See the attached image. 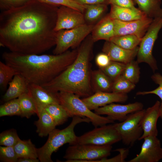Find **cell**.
Wrapping results in <instances>:
<instances>
[{
    "label": "cell",
    "mask_w": 162,
    "mask_h": 162,
    "mask_svg": "<svg viewBox=\"0 0 162 162\" xmlns=\"http://www.w3.org/2000/svg\"><path fill=\"white\" fill-rule=\"evenodd\" d=\"M58 6L31 0L24 6L2 11L0 45L10 52L39 54L56 44Z\"/></svg>",
    "instance_id": "1"
},
{
    "label": "cell",
    "mask_w": 162,
    "mask_h": 162,
    "mask_svg": "<svg viewBox=\"0 0 162 162\" xmlns=\"http://www.w3.org/2000/svg\"><path fill=\"white\" fill-rule=\"evenodd\" d=\"M78 50H67L59 55L24 54L4 52L2 58L28 84L40 85L54 78L75 60Z\"/></svg>",
    "instance_id": "2"
},
{
    "label": "cell",
    "mask_w": 162,
    "mask_h": 162,
    "mask_svg": "<svg viewBox=\"0 0 162 162\" xmlns=\"http://www.w3.org/2000/svg\"><path fill=\"white\" fill-rule=\"evenodd\" d=\"M94 42L91 35L88 36L78 49L74 62L50 81L41 86L53 93L68 92L83 98L92 95L90 61Z\"/></svg>",
    "instance_id": "3"
},
{
    "label": "cell",
    "mask_w": 162,
    "mask_h": 162,
    "mask_svg": "<svg viewBox=\"0 0 162 162\" xmlns=\"http://www.w3.org/2000/svg\"><path fill=\"white\" fill-rule=\"evenodd\" d=\"M66 128L62 130L55 129L49 134L46 142L41 147L37 148L38 158L41 162H52L51 155L61 146L66 143L70 145L77 143L78 136L74 131L76 125L80 123L91 122L87 118L75 116Z\"/></svg>",
    "instance_id": "4"
},
{
    "label": "cell",
    "mask_w": 162,
    "mask_h": 162,
    "mask_svg": "<svg viewBox=\"0 0 162 162\" xmlns=\"http://www.w3.org/2000/svg\"><path fill=\"white\" fill-rule=\"evenodd\" d=\"M57 94L60 104L65 109L69 117L78 116L87 118L95 127L114 122L107 116H103L92 112L80 97L75 94L64 91L57 92Z\"/></svg>",
    "instance_id": "5"
},
{
    "label": "cell",
    "mask_w": 162,
    "mask_h": 162,
    "mask_svg": "<svg viewBox=\"0 0 162 162\" xmlns=\"http://www.w3.org/2000/svg\"><path fill=\"white\" fill-rule=\"evenodd\" d=\"M112 145L98 146L77 143L66 149L64 158L65 162H93L106 158L111 154Z\"/></svg>",
    "instance_id": "6"
},
{
    "label": "cell",
    "mask_w": 162,
    "mask_h": 162,
    "mask_svg": "<svg viewBox=\"0 0 162 162\" xmlns=\"http://www.w3.org/2000/svg\"><path fill=\"white\" fill-rule=\"evenodd\" d=\"M94 26L86 23L73 28L57 32L53 54H62L70 48H74L78 46L92 32Z\"/></svg>",
    "instance_id": "7"
},
{
    "label": "cell",
    "mask_w": 162,
    "mask_h": 162,
    "mask_svg": "<svg viewBox=\"0 0 162 162\" xmlns=\"http://www.w3.org/2000/svg\"><path fill=\"white\" fill-rule=\"evenodd\" d=\"M162 28V17L154 19L142 38L136 56V61L139 64L147 63L153 72L157 70L158 67L156 61L152 55V50Z\"/></svg>",
    "instance_id": "8"
},
{
    "label": "cell",
    "mask_w": 162,
    "mask_h": 162,
    "mask_svg": "<svg viewBox=\"0 0 162 162\" xmlns=\"http://www.w3.org/2000/svg\"><path fill=\"white\" fill-rule=\"evenodd\" d=\"M145 111L143 109L130 114L123 121L114 124L124 145L131 147L139 140L143 134L140 122Z\"/></svg>",
    "instance_id": "9"
},
{
    "label": "cell",
    "mask_w": 162,
    "mask_h": 162,
    "mask_svg": "<svg viewBox=\"0 0 162 162\" xmlns=\"http://www.w3.org/2000/svg\"><path fill=\"white\" fill-rule=\"evenodd\" d=\"M121 140L114 124L95 127L93 130L78 136L77 143L98 146H109Z\"/></svg>",
    "instance_id": "10"
},
{
    "label": "cell",
    "mask_w": 162,
    "mask_h": 162,
    "mask_svg": "<svg viewBox=\"0 0 162 162\" xmlns=\"http://www.w3.org/2000/svg\"><path fill=\"white\" fill-rule=\"evenodd\" d=\"M143 105L136 102L126 104L111 103L100 107L94 110V112L100 115H106L110 119L122 122L128 115L132 113L143 109Z\"/></svg>",
    "instance_id": "11"
},
{
    "label": "cell",
    "mask_w": 162,
    "mask_h": 162,
    "mask_svg": "<svg viewBox=\"0 0 162 162\" xmlns=\"http://www.w3.org/2000/svg\"><path fill=\"white\" fill-rule=\"evenodd\" d=\"M86 23L82 12L70 7L61 6L57 10V17L55 31L69 29Z\"/></svg>",
    "instance_id": "12"
},
{
    "label": "cell",
    "mask_w": 162,
    "mask_h": 162,
    "mask_svg": "<svg viewBox=\"0 0 162 162\" xmlns=\"http://www.w3.org/2000/svg\"><path fill=\"white\" fill-rule=\"evenodd\" d=\"M139 153L128 162H158L162 159V148L157 136H150L143 139Z\"/></svg>",
    "instance_id": "13"
},
{
    "label": "cell",
    "mask_w": 162,
    "mask_h": 162,
    "mask_svg": "<svg viewBox=\"0 0 162 162\" xmlns=\"http://www.w3.org/2000/svg\"><path fill=\"white\" fill-rule=\"evenodd\" d=\"M153 20L148 17L126 22L114 19L115 36L134 35L142 39Z\"/></svg>",
    "instance_id": "14"
},
{
    "label": "cell",
    "mask_w": 162,
    "mask_h": 162,
    "mask_svg": "<svg viewBox=\"0 0 162 162\" xmlns=\"http://www.w3.org/2000/svg\"><path fill=\"white\" fill-rule=\"evenodd\" d=\"M128 99L127 94L99 91L82 99L92 110L115 102H125Z\"/></svg>",
    "instance_id": "15"
},
{
    "label": "cell",
    "mask_w": 162,
    "mask_h": 162,
    "mask_svg": "<svg viewBox=\"0 0 162 162\" xmlns=\"http://www.w3.org/2000/svg\"><path fill=\"white\" fill-rule=\"evenodd\" d=\"M160 105V102L157 100L152 106L145 110L140 122L143 134L139 140L150 136H157L158 131L157 124L160 116L159 108Z\"/></svg>",
    "instance_id": "16"
},
{
    "label": "cell",
    "mask_w": 162,
    "mask_h": 162,
    "mask_svg": "<svg viewBox=\"0 0 162 162\" xmlns=\"http://www.w3.org/2000/svg\"><path fill=\"white\" fill-rule=\"evenodd\" d=\"M139 47L133 50L125 49L110 41H106L102 51L107 54L110 60L126 64L134 60L136 56Z\"/></svg>",
    "instance_id": "17"
},
{
    "label": "cell",
    "mask_w": 162,
    "mask_h": 162,
    "mask_svg": "<svg viewBox=\"0 0 162 162\" xmlns=\"http://www.w3.org/2000/svg\"><path fill=\"white\" fill-rule=\"evenodd\" d=\"M28 93L32 97L37 108H44L54 103H59L57 93L51 92L42 86L36 84H29Z\"/></svg>",
    "instance_id": "18"
},
{
    "label": "cell",
    "mask_w": 162,
    "mask_h": 162,
    "mask_svg": "<svg viewBox=\"0 0 162 162\" xmlns=\"http://www.w3.org/2000/svg\"><path fill=\"white\" fill-rule=\"evenodd\" d=\"M91 33L94 42L100 40L110 41L115 36L114 19L108 14L94 25Z\"/></svg>",
    "instance_id": "19"
},
{
    "label": "cell",
    "mask_w": 162,
    "mask_h": 162,
    "mask_svg": "<svg viewBox=\"0 0 162 162\" xmlns=\"http://www.w3.org/2000/svg\"><path fill=\"white\" fill-rule=\"evenodd\" d=\"M8 85V88L3 96L4 101L6 102L18 98L22 94L28 93L29 84L19 74L15 75Z\"/></svg>",
    "instance_id": "20"
},
{
    "label": "cell",
    "mask_w": 162,
    "mask_h": 162,
    "mask_svg": "<svg viewBox=\"0 0 162 162\" xmlns=\"http://www.w3.org/2000/svg\"><path fill=\"white\" fill-rule=\"evenodd\" d=\"M112 18L122 21H130L147 17L139 9H134L111 4L109 14Z\"/></svg>",
    "instance_id": "21"
},
{
    "label": "cell",
    "mask_w": 162,
    "mask_h": 162,
    "mask_svg": "<svg viewBox=\"0 0 162 162\" xmlns=\"http://www.w3.org/2000/svg\"><path fill=\"white\" fill-rule=\"evenodd\" d=\"M37 108V114L39 119L34 122L36 132L41 137L46 136L56 128L57 125L53 118L44 108Z\"/></svg>",
    "instance_id": "22"
},
{
    "label": "cell",
    "mask_w": 162,
    "mask_h": 162,
    "mask_svg": "<svg viewBox=\"0 0 162 162\" xmlns=\"http://www.w3.org/2000/svg\"><path fill=\"white\" fill-rule=\"evenodd\" d=\"M113 82L100 69L92 71L91 82L94 93L99 91L112 92Z\"/></svg>",
    "instance_id": "23"
},
{
    "label": "cell",
    "mask_w": 162,
    "mask_h": 162,
    "mask_svg": "<svg viewBox=\"0 0 162 162\" xmlns=\"http://www.w3.org/2000/svg\"><path fill=\"white\" fill-rule=\"evenodd\" d=\"M139 9L148 17L154 19L162 17L161 0H134Z\"/></svg>",
    "instance_id": "24"
},
{
    "label": "cell",
    "mask_w": 162,
    "mask_h": 162,
    "mask_svg": "<svg viewBox=\"0 0 162 162\" xmlns=\"http://www.w3.org/2000/svg\"><path fill=\"white\" fill-rule=\"evenodd\" d=\"M14 147L18 158H38L37 148L30 139L26 140L20 139Z\"/></svg>",
    "instance_id": "25"
},
{
    "label": "cell",
    "mask_w": 162,
    "mask_h": 162,
    "mask_svg": "<svg viewBox=\"0 0 162 162\" xmlns=\"http://www.w3.org/2000/svg\"><path fill=\"white\" fill-rule=\"evenodd\" d=\"M21 112V116L27 118L38 112V108L34 100L29 94L24 93L18 98Z\"/></svg>",
    "instance_id": "26"
},
{
    "label": "cell",
    "mask_w": 162,
    "mask_h": 162,
    "mask_svg": "<svg viewBox=\"0 0 162 162\" xmlns=\"http://www.w3.org/2000/svg\"><path fill=\"white\" fill-rule=\"evenodd\" d=\"M141 39L136 35L128 34L115 36L110 41L125 49L133 50L138 46Z\"/></svg>",
    "instance_id": "27"
},
{
    "label": "cell",
    "mask_w": 162,
    "mask_h": 162,
    "mask_svg": "<svg viewBox=\"0 0 162 162\" xmlns=\"http://www.w3.org/2000/svg\"><path fill=\"white\" fill-rule=\"evenodd\" d=\"M43 108L53 118L57 126L63 124L69 117L65 109L59 103L51 104Z\"/></svg>",
    "instance_id": "28"
},
{
    "label": "cell",
    "mask_w": 162,
    "mask_h": 162,
    "mask_svg": "<svg viewBox=\"0 0 162 162\" xmlns=\"http://www.w3.org/2000/svg\"><path fill=\"white\" fill-rule=\"evenodd\" d=\"M107 4H100L85 5V13L84 15L85 21L91 23L98 20L106 10Z\"/></svg>",
    "instance_id": "29"
},
{
    "label": "cell",
    "mask_w": 162,
    "mask_h": 162,
    "mask_svg": "<svg viewBox=\"0 0 162 162\" xmlns=\"http://www.w3.org/2000/svg\"><path fill=\"white\" fill-rule=\"evenodd\" d=\"M139 63L134 60L126 64L122 75L132 83L137 84L140 78V68Z\"/></svg>",
    "instance_id": "30"
},
{
    "label": "cell",
    "mask_w": 162,
    "mask_h": 162,
    "mask_svg": "<svg viewBox=\"0 0 162 162\" xmlns=\"http://www.w3.org/2000/svg\"><path fill=\"white\" fill-rule=\"evenodd\" d=\"M136 85L121 75L113 81L112 92L127 94L134 89Z\"/></svg>",
    "instance_id": "31"
},
{
    "label": "cell",
    "mask_w": 162,
    "mask_h": 162,
    "mask_svg": "<svg viewBox=\"0 0 162 162\" xmlns=\"http://www.w3.org/2000/svg\"><path fill=\"white\" fill-rule=\"evenodd\" d=\"M21 114L20 106L18 98L6 102L0 106V117L19 116Z\"/></svg>",
    "instance_id": "32"
},
{
    "label": "cell",
    "mask_w": 162,
    "mask_h": 162,
    "mask_svg": "<svg viewBox=\"0 0 162 162\" xmlns=\"http://www.w3.org/2000/svg\"><path fill=\"white\" fill-rule=\"evenodd\" d=\"M17 73L12 67L5 63L0 62V86L1 89H5L9 82Z\"/></svg>",
    "instance_id": "33"
},
{
    "label": "cell",
    "mask_w": 162,
    "mask_h": 162,
    "mask_svg": "<svg viewBox=\"0 0 162 162\" xmlns=\"http://www.w3.org/2000/svg\"><path fill=\"white\" fill-rule=\"evenodd\" d=\"M125 65L126 64L123 63L111 61L106 67L100 69L113 81L122 75Z\"/></svg>",
    "instance_id": "34"
},
{
    "label": "cell",
    "mask_w": 162,
    "mask_h": 162,
    "mask_svg": "<svg viewBox=\"0 0 162 162\" xmlns=\"http://www.w3.org/2000/svg\"><path fill=\"white\" fill-rule=\"evenodd\" d=\"M20 139L16 130L4 131L0 134V145L6 146H14Z\"/></svg>",
    "instance_id": "35"
},
{
    "label": "cell",
    "mask_w": 162,
    "mask_h": 162,
    "mask_svg": "<svg viewBox=\"0 0 162 162\" xmlns=\"http://www.w3.org/2000/svg\"><path fill=\"white\" fill-rule=\"evenodd\" d=\"M47 4L59 7L65 6L73 8L83 13L85 6L80 4L74 0H38Z\"/></svg>",
    "instance_id": "36"
},
{
    "label": "cell",
    "mask_w": 162,
    "mask_h": 162,
    "mask_svg": "<svg viewBox=\"0 0 162 162\" xmlns=\"http://www.w3.org/2000/svg\"><path fill=\"white\" fill-rule=\"evenodd\" d=\"M151 78L155 83L158 85V87L151 91L138 92L136 94L137 95H144L150 94H155L160 99L161 105H162V76L159 73H156L151 76Z\"/></svg>",
    "instance_id": "37"
},
{
    "label": "cell",
    "mask_w": 162,
    "mask_h": 162,
    "mask_svg": "<svg viewBox=\"0 0 162 162\" xmlns=\"http://www.w3.org/2000/svg\"><path fill=\"white\" fill-rule=\"evenodd\" d=\"M18 159L13 146L0 147L1 162H17Z\"/></svg>",
    "instance_id": "38"
},
{
    "label": "cell",
    "mask_w": 162,
    "mask_h": 162,
    "mask_svg": "<svg viewBox=\"0 0 162 162\" xmlns=\"http://www.w3.org/2000/svg\"><path fill=\"white\" fill-rule=\"evenodd\" d=\"M31 0H0V9L2 11L21 7Z\"/></svg>",
    "instance_id": "39"
},
{
    "label": "cell",
    "mask_w": 162,
    "mask_h": 162,
    "mask_svg": "<svg viewBox=\"0 0 162 162\" xmlns=\"http://www.w3.org/2000/svg\"><path fill=\"white\" fill-rule=\"evenodd\" d=\"M119 153L117 156L110 159L107 158L98 161L102 162H124L125 159L128 155L129 149L128 148H122L116 150Z\"/></svg>",
    "instance_id": "40"
},
{
    "label": "cell",
    "mask_w": 162,
    "mask_h": 162,
    "mask_svg": "<svg viewBox=\"0 0 162 162\" xmlns=\"http://www.w3.org/2000/svg\"><path fill=\"white\" fill-rule=\"evenodd\" d=\"M111 60L108 55L103 52L98 54L95 58V62L97 65L101 69L104 68L109 65Z\"/></svg>",
    "instance_id": "41"
},
{
    "label": "cell",
    "mask_w": 162,
    "mask_h": 162,
    "mask_svg": "<svg viewBox=\"0 0 162 162\" xmlns=\"http://www.w3.org/2000/svg\"><path fill=\"white\" fill-rule=\"evenodd\" d=\"M107 4L134 9L137 8L135 7L133 0H107Z\"/></svg>",
    "instance_id": "42"
},
{
    "label": "cell",
    "mask_w": 162,
    "mask_h": 162,
    "mask_svg": "<svg viewBox=\"0 0 162 162\" xmlns=\"http://www.w3.org/2000/svg\"><path fill=\"white\" fill-rule=\"evenodd\" d=\"M82 5H93L100 4H107V0H74Z\"/></svg>",
    "instance_id": "43"
},
{
    "label": "cell",
    "mask_w": 162,
    "mask_h": 162,
    "mask_svg": "<svg viewBox=\"0 0 162 162\" xmlns=\"http://www.w3.org/2000/svg\"><path fill=\"white\" fill-rule=\"evenodd\" d=\"M40 160L38 159L30 158H19L17 162H38Z\"/></svg>",
    "instance_id": "44"
},
{
    "label": "cell",
    "mask_w": 162,
    "mask_h": 162,
    "mask_svg": "<svg viewBox=\"0 0 162 162\" xmlns=\"http://www.w3.org/2000/svg\"><path fill=\"white\" fill-rule=\"evenodd\" d=\"M159 110L160 115V117L162 120V105H160V107Z\"/></svg>",
    "instance_id": "45"
}]
</instances>
